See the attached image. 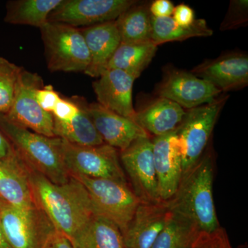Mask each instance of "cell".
<instances>
[{
    "label": "cell",
    "mask_w": 248,
    "mask_h": 248,
    "mask_svg": "<svg viewBox=\"0 0 248 248\" xmlns=\"http://www.w3.org/2000/svg\"><path fill=\"white\" fill-rule=\"evenodd\" d=\"M0 131L28 169L55 184H65L70 180L71 176L63 161L61 138L34 133L13 123L4 115H0Z\"/></svg>",
    "instance_id": "cell-3"
},
{
    "label": "cell",
    "mask_w": 248,
    "mask_h": 248,
    "mask_svg": "<svg viewBox=\"0 0 248 248\" xmlns=\"http://www.w3.org/2000/svg\"><path fill=\"white\" fill-rule=\"evenodd\" d=\"M16 155L14 148L9 140L0 131V159H8Z\"/></svg>",
    "instance_id": "cell-36"
},
{
    "label": "cell",
    "mask_w": 248,
    "mask_h": 248,
    "mask_svg": "<svg viewBox=\"0 0 248 248\" xmlns=\"http://www.w3.org/2000/svg\"><path fill=\"white\" fill-rule=\"evenodd\" d=\"M79 111L78 115L69 122L54 120V133L57 138L81 146H95L104 144L91 117L88 106L82 98H77Z\"/></svg>",
    "instance_id": "cell-22"
},
{
    "label": "cell",
    "mask_w": 248,
    "mask_h": 248,
    "mask_svg": "<svg viewBox=\"0 0 248 248\" xmlns=\"http://www.w3.org/2000/svg\"><path fill=\"white\" fill-rule=\"evenodd\" d=\"M172 213L167 225L151 248H192L200 232L188 220Z\"/></svg>",
    "instance_id": "cell-27"
},
{
    "label": "cell",
    "mask_w": 248,
    "mask_h": 248,
    "mask_svg": "<svg viewBox=\"0 0 248 248\" xmlns=\"http://www.w3.org/2000/svg\"><path fill=\"white\" fill-rule=\"evenodd\" d=\"M93 83L98 104L118 115L134 121L136 114L133 104L135 79L121 70L108 68Z\"/></svg>",
    "instance_id": "cell-15"
},
{
    "label": "cell",
    "mask_w": 248,
    "mask_h": 248,
    "mask_svg": "<svg viewBox=\"0 0 248 248\" xmlns=\"http://www.w3.org/2000/svg\"><path fill=\"white\" fill-rule=\"evenodd\" d=\"M7 204L5 201L0 197V217H1V213H2L3 210H4L5 207H6Z\"/></svg>",
    "instance_id": "cell-38"
},
{
    "label": "cell",
    "mask_w": 248,
    "mask_h": 248,
    "mask_svg": "<svg viewBox=\"0 0 248 248\" xmlns=\"http://www.w3.org/2000/svg\"><path fill=\"white\" fill-rule=\"evenodd\" d=\"M248 0L231 1L229 9L222 22L221 30L236 29L248 22Z\"/></svg>",
    "instance_id": "cell-29"
},
{
    "label": "cell",
    "mask_w": 248,
    "mask_h": 248,
    "mask_svg": "<svg viewBox=\"0 0 248 248\" xmlns=\"http://www.w3.org/2000/svg\"><path fill=\"white\" fill-rule=\"evenodd\" d=\"M79 107L77 98L64 99L61 97L52 112L53 119L62 122H69L79 113Z\"/></svg>",
    "instance_id": "cell-31"
},
{
    "label": "cell",
    "mask_w": 248,
    "mask_h": 248,
    "mask_svg": "<svg viewBox=\"0 0 248 248\" xmlns=\"http://www.w3.org/2000/svg\"><path fill=\"white\" fill-rule=\"evenodd\" d=\"M158 46L154 42L121 43L107 65L108 68L121 70L138 79L154 58Z\"/></svg>",
    "instance_id": "cell-23"
},
{
    "label": "cell",
    "mask_w": 248,
    "mask_h": 248,
    "mask_svg": "<svg viewBox=\"0 0 248 248\" xmlns=\"http://www.w3.org/2000/svg\"><path fill=\"white\" fill-rule=\"evenodd\" d=\"M89 48L91 62L85 74L99 78L121 44L116 20L80 29Z\"/></svg>",
    "instance_id": "cell-18"
},
{
    "label": "cell",
    "mask_w": 248,
    "mask_h": 248,
    "mask_svg": "<svg viewBox=\"0 0 248 248\" xmlns=\"http://www.w3.org/2000/svg\"><path fill=\"white\" fill-rule=\"evenodd\" d=\"M191 73L206 80L221 92L236 91L248 84V57L234 53L201 63Z\"/></svg>",
    "instance_id": "cell-16"
},
{
    "label": "cell",
    "mask_w": 248,
    "mask_h": 248,
    "mask_svg": "<svg viewBox=\"0 0 248 248\" xmlns=\"http://www.w3.org/2000/svg\"><path fill=\"white\" fill-rule=\"evenodd\" d=\"M135 4L134 0H62L49 14L48 22L91 27L116 20Z\"/></svg>",
    "instance_id": "cell-10"
},
{
    "label": "cell",
    "mask_w": 248,
    "mask_h": 248,
    "mask_svg": "<svg viewBox=\"0 0 248 248\" xmlns=\"http://www.w3.org/2000/svg\"><path fill=\"white\" fill-rule=\"evenodd\" d=\"M71 177L84 186L95 215L115 223L123 234L141 203L127 183L81 175Z\"/></svg>",
    "instance_id": "cell-5"
},
{
    "label": "cell",
    "mask_w": 248,
    "mask_h": 248,
    "mask_svg": "<svg viewBox=\"0 0 248 248\" xmlns=\"http://www.w3.org/2000/svg\"><path fill=\"white\" fill-rule=\"evenodd\" d=\"M172 15L173 19L184 27L192 25L196 20L193 10L185 4H181L174 7Z\"/></svg>",
    "instance_id": "cell-33"
},
{
    "label": "cell",
    "mask_w": 248,
    "mask_h": 248,
    "mask_svg": "<svg viewBox=\"0 0 248 248\" xmlns=\"http://www.w3.org/2000/svg\"><path fill=\"white\" fill-rule=\"evenodd\" d=\"M192 248H232L226 231L220 227L211 233L199 232Z\"/></svg>",
    "instance_id": "cell-30"
},
{
    "label": "cell",
    "mask_w": 248,
    "mask_h": 248,
    "mask_svg": "<svg viewBox=\"0 0 248 248\" xmlns=\"http://www.w3.org/2000/svg\"><path fill=\"white\" fill-rule=\"evenodd\" d=\"M153 146L160 200L168 202L177 191L183 174L182 151L177 131L156 137Z\"/></svg>",
    "instance_id": "cell-13"
},
{
    "label": "cell",
    "mask_w": 248,
    "mask_h": 248,
    "mask_svg": "<svg viewBox=\"0 0 248 248\" xmlns=\"http://www.w3.org/2000/svg\"><path fill=\"white\" fill-rule=\"evenodd\" d=\"M42 248H74L71 240L55 231L49 236Z\"/></svg>",
    "instance_id": "cell-35"
},
{
    "label": "cell",
    "mask_w": 248,
    "mask_h": 248,
    "mask_svg": "<svg viewBox=\"0 0 248 248\" xmlns=\"http://www.w3.org/2000/svg\"><path fill=\"white\" fill-rule=\"evenodd\" d=\"M116 19L121 43L141 44L152 42L151 14L149 6L137 5Z\"/></svg>",
    "instance_id": "cell-26"
},
{
    "label": "cell",
    "mask_w": 248,
    "mask_h": 248,
    "mask_svg": "<svg viewBox=\"0 0 248 248\" xmlns=\"http://www.w3.org/2000/svg\"><path fill=\"white\" fill-rule=\"evenodd\" d=\"M88 111L104 143L115 149L123 151L139 139L149 138L146 130L135 121L118 115L98 103L89 104Z\"/></svg>",
    "instance_id": "cell-17"
},
{
    "label": "cell",
    "mask_w": 248,
    "mask_h": 248,
    "mask_svg": "<svg viewBox=\"0 0 248 248\" xmlns=\"http://www.w3.org/2000/svg\"><path fill=\"white\" fill-rule=\"evenodd\" d=\"M29 177L36 206L70 240L96 215L87 191L75 178L57 184L30 169Z\"/></svg>",
    "instance_id": "cell-1"
},
{
    "label": "cell",
    "mask_w": 248,
    "mask_h": 248,
    "mask_svg": "<svg viewBox=\"0 0 248 248\" xmlns=\"http://www.w3.org/2000/svg\"><path fill=\"white\" fill-rule=\"evenodd\" d=\"M228 98H217L210 104L186 111L176 130L182 151L183 172L193 167L202 158Z\"/></svg>",
    "instance_id": "cell-6"
},
{
    "label": "cell",
    "mask_w": 248,
    "mask_h": 248,
    "mask_svg": "<svg viewBox=\"0 0 248 248\" xmlns=\"http://www.w3.org/2000/svg\"><path fill=\"white\" fill-rule=\"evenodd\" d=\"M172 214L166 202H141L122 234L125 248H151Z\"/></svg>",
    "instance_id": "cell-14"
},
{
    "label": "cell",
    "mask_w": 248,
    "mask_h": 248,
    "mask_svg": "<svg viewBox=\"0 0 248 248\" xmlns=\"http://www.w3.org/2000/svg\"><path fill=\"white\" fill-rule=\"evenodd\" d=\"M172 213L190 221L200 232L211 233L220 228L213 198V164L204 155L183 172L177 190L166 202Z\"/></svg>",
    "instance_id": "cell-2"
},
{
    "label": "cell",
    "mask_w": 248,
    "mask_h": 248,
    "mask_svg": "<svg viewBox=\"0 0 248 248\" xmlns=\"http://www.w3.org/2000/svg\"><path fill=\"white\" fill-rule=\"evenodd\" d=\"M47 66L51 72H83L91 57L80 29L61 23L47 22L40 28Z\"/></svg>",
    "instance_id": "cell-4"
},
{
    "label": "cell",
    "mask_w": 248,
    "mask_h": 248,
    "mask_svg": "<svg viewBox=\"0 0 248 248\" xmlns=\"http://www.w3.org/2000/svg\"><path fill=\"white\" fill-rule=\"evenodd\" d=\"M62 140L63 161L70 176L81 175L127 183L117 150L113 147L107 143L81 146Z\"/></svg>",
    "instance_id": "cell-7"
},
{
    "label": "cell",
    "mask_w": 248,
    "mask_h": 248,
    "mask_svg": "<svg viewBox=\"0 0 248 248\" xmlns=\"http://www.w3.org/2000/svg\"><path fill=\"white\" fill-rule=\"evenodd\" d=\"M71 241L74 248H125L118 227L99 215L93 216Z\"/></svg>",
    "instance_id": "cell-21"
},
{
    "label": "cell",
    "mask_w": 248,
    "mask_h": 248,
    "mask_svg": "<svg viewBox=\"0 0 248 248\" xmlns=\"http://www.w3.org/2000/svg\"><path fill=\"white\" fill-rule=\"evenodd\" d=\"M36 100L42 110L51 113L55 109L61 96L54 89L53 86H44L35 93Z\"/></svg>",
    "instance_id": "cell-32"
},
{
    "label": "cell",
    "mask_w": 248,
    "mask_h": 248,
    "mask_svg": "<svg viewBox=\"0 0 248 248\" xmlns=\"http://www.w3.org/2000/svg\"><path fill=\"white\" fill-rule=\"evenodd\" d=\"M150 13L155 17H171L174 6L170 0H156L149 6Z\"/></svg>",
    "instance_id": "cell-34"
},
{
    "label": "cell",
    "mask_w": 248,
    "mask_h": 248,
    "mask_svg": "<svg viewBox=\"0 0 248 248\" xmlns=\"http://www.w3.org/2000/svg\"><path fill=\"white\" fill-rule=\"evenodd\" d=\"M121 152V160L137 197L142 203L161 202L158 192L153 141L149 138L139 139Z\"/></svg>",
    "instance_id": "cell-11"
},
{
    "label": "cell",
    "mask_w": 248,
    "mask_h": 248,
    "mask_svg": "<svg viewBox=\"0 0 248 248\" xmlns=\"http://www.w3.org/2000/svg\"><path fill=\"white\" fill-rule=\"evenodd\" d=\"M62 0H12L6 4L4 22L40 28Z\"/></svg>",
    "instance_id": "cell-24"
},
{
    "label": "cell",
    "mask_w": 248,
    "mask_h": 248,
    "mask_svg": "<svg viewBox=\"0 0 248 248\" xmlns=\"http://www.w3.org/2000/svg\"><path fill=\"white\" fill-rule=\"evenodd\" d=\"M185 115L184 109L175 102L159 97L136 112L134 121L147 133L159 137L175 131Z\"/></svg>",
    "instance_id": "cell-20"
},
{
    "label": "cell",
    "mask_w": 248,
    "mask_h": 248,
    "mask_svg": "<svg viewBox=\"0 0 248 248\" xmlns=\"http://www.w3.org/2000/svg\"><path fill=\"white\" fill-rule=\"evenodd\" d=\"M22 67L0 57V115H6L14 102Z\"/></svg>",
    "instance_id": "cell-28"
},
{
    "label": "cell",
    "mask_w": 248,
    "mask_h": 248,
    "mask_svg": "<svg viewBox=\"0 0 248 248\" xmlns=\"http://www.w3.org/2000/svg\"><path fill=\"white\" fill-rule=\"evenodd\" d=\"M152 42L159 46L166 42L184 41L192 37H210L213 31L203 19H196L189 27L179 25L172 17H151Z\"/></svg>",
    "instance_id": "cell-25"
},
{
    "label": "cell",
    "mask_w": 248,
    "mask_h": 248,
    "mask_svg": "<svg viewBox=\"0 0 248 248\" xmlns=\"http://www.w3.org/2000/svg\"><path fill=\"white\" fill-rule=\"evenodd\" d=\"M159 97L175 102L187 110L210 104L216 100L221 91L206 80L192 73L170 69L156 91Z\"/></svg>",
    "instance_id": "cell-12"
},
{
    "label": "cell",
    "mask_w": 248,
    "mask_h": 248,
    "mask_svg": "<svg viewBox=\"0 0 248 248\" xmlns=\"http://www.w3.org/2000/svg\"><path fill=\"white\" fill-rule=\"evenodd\" d=\"M0 248H12L5 237L2 228H1V223H0Z\"/></svg>",
    "instance_id": "cell-37"
},
{
    "label": "cell",
    "mask_w": 248,
    "mask_h": 248,
    "mask_svg": "<svg viewBox=\"0 0 248 248\" xmlns=\"http://www.w3.org/2000/svg\"><path fill=\"white\" fill-rule=\"evenodd\" d=\"M0 197L9 205L25 208L35 205L29 169L17 155L0 159Z\"/></svg>",
    "instance_id": "cell-19"
},
{
    "label": "cell",
    "mask_w": 248,
    "mask_h": 248,
    "mask_svg": "<svg viewBox=\"0 0 248 248\" xmlns=\"http://www.w3.org/2000/svg\"><path fill=\"white\" fill-rule=\"evenodd\" d=\"M0 223L12 248H42L55 228L48 217L36 205L19 208L7 205Z\"/></svg>",
    "instance_id": "cell-9"
},
{
    "label": "cell",
    "mask_w": 248,
    "mask_h": 248,
    "mask_svg": "<svg viewBox=\"0 0 248 248\" xmlns=\"http://www.w3.org/2000/svg\"><path fill=\"white\" fill-rule=\"evenodd\" d=\"M44 84L37 73L22 68L18 78L14 102L6 116L13 123L48 138H56L54 133L53 115L41 108L35 93Z\"/></svg>",
    "instance_id": "cell-8"
}]
</instances>
